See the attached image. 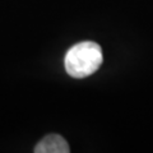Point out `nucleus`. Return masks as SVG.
<instances>
[{
	"label": "nucleus",
	"mask_w": 153,
	"mask_h": 153,
	"mask_svg": "<svg viewBox=\"0 0 153 153\" xmlns=\"http://www.w3.org/2000/svg\"><path fill=\"white\" fill-rule=\"evenodd\" d=\"M103 56L101 46L92 41H84L70 47L65 55V70L76 79L85 78L96 73L102 65Z\"/></svg>",
	"instance_id": "obj_1"
},
{
	"label": "nucleus",
	"mask_w": 153,
	"mask_h": 153,
	"mask_svg": "<svg viewBox=\"0 0 153 153\" xmlns=\"http://www.w3.org/2000/svg\"><path fill=\"white\" fill-rule=\"evenodd\" d=\"M69 151L70 148L66 140L56 134L46 135L35 148L36 153H68Z\"/></svg>",
	"instance_id": "obj_2"
}]
</instances>
